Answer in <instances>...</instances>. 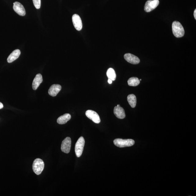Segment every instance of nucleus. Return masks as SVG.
I'll use <instances>...</instances> for the list:
<instances>
[{
	"instance_id": "412c9836",
	"label": "nucleus",
	"mask_w": 196,
	"mask_h": 196,
	"mask_svg": "<svg viewBox=\"0 0 196 196\" xmlns=\"http://www.w3.org/2000/svg\"><path fill=\"white\" fill-rule=\"evenodd\" d=\"M3 108V105L2 103L0 102V109H2Z\"/></svg>"
},
{
	"instance_id": "20e7f679",
	"label": "nucleus",
	"mask_w": 196,
	"mask_h": 196,
	"mask_svg": "<svg viewBox=\"0 0 196 196\" xmlns=\"http://www.w3.org/2000/svg\"><path fill=\"white\" fill-rule=\"evenodd\" d=\"M85 145V140L84 137H81L76 143L75 151L77 157H80L82 155Z\"/></svg>"
},
{
	"instance_id": "1a4fd4ad",
	"label": "nucleus",
	"mask_w": 196,
	"mask_h": 196,
	"mask_svg": "<svg viewBox=\"0 0 196 196\" xmlns=\"http://www.w3.org/2000/svg\"><path fill=\"white\" fill-rule=\"evenodd\" d=\"M73 26L77 31H80L83 28L82 21L80 17L78 15L75 14L73 15L72 17Z\"/></svg>"
},
{
	"instance_id": "6e6552de",
	"label": "nucleus",
	"mask_w": 196,
	"mask_h": 196,
	"mask_svg": "<svg viewBox=\"0 0 196 196\" xmlns=\"http://www.w3.org/2000/svg\"><path fill=\"white\" fill-rule=\"evenodd\" d=\"M13 4V9L17 14L21 16H24L26 15L24 8L20 3L15 2Z\"/></svg>"
},
{
	"instance_id": "ddd939ff",
	"label": "nucleus",
	"mask_w": 196,
	"mask_h": 196,
	"mask_svg": "<svg viewBox=\"0 0 196 196\" xmlns=\"http://www.w3.org/2000/svg\"><path fill=\"white\" fill-rule=\"evenodd\" d=\"M43 77L40 74H38L36 76L32 83V88L34 90H36L39 86L40 84L43 82Z\"/></svg>"
},
{
	"instance_id": "9d476101",
	"label": "nucleus",
	"mask_w": 196,
	"mask_h": 196,
	"mask_svg": "<svg viewBox=\"0 0 196 196\" xmlns=\"http://www.w3.org/2000/svg\"><path fill=\"white\" fill-rule=\"evenodd\" d=\"M124 57L126 61L133 65H137L140 62V60L139 57L131 54H125L124 56Z\"/></svg>"
},
{
	"instance_id": "f3484780",
	"label": "nucleus",
	"mask_w": 196,
	"mask_h": 196,
	"mask_svg": "<svg viewBox=\"0 0 196 196\" xmlns=\"http://www.w3.org/2000/svg\"><path fill=\"white\" fill-rule=\"evenodd\" d=\"M128 84L130 86L135 87L140 84V80L136 77H132L128 81Z\"/></svg>"
},
{
	"instance_id": "4be33fe9",
	"label": "nucleus",
	"mask_w": 196,
	"mask_h": 196,
	"mask_svg": "<svg viewBox=\"0 0 196 196\" xmlns=\"http://www.w3.org/2000/svg\"><path fill=\"white\" fill-rule=\"evenodd\" d=\"M194 17L195 19L196 20V9H195L194 11Z\"/></svg>"
},
{
	"instance_id": "9b49d317",
	"label": "nucleus",
	"mask_w": 196,
	"mask_h": 196,
	"mask_svg": "<svg viewBox=\"0 0 196 196\" xmlns=\"http://www.w3.org/2000/svg\"><path fill=\"white\" fill-rule=\"evenodd\" d=\"M61 89V87L59 84H53L50 87L48 90V94L50 95L55 97L57 95Z\"/></svg>"
},
{
	"instance_id": "423d86ee",
	"label": "nucleus",
	"mask_w": 196,
	"mask_h": 196,
	"mask_svg": "<svg viewBox=\"0 0 196 196\" xmlns=\"http://www.w3.org/2000/svg\"><path fill=\"white\" fill-rule=\"evenodd\" d=\"M71 146V139L70 138L67 137L62 142L61 150L63 152L69 153L70 151Z\"/></svg>"
},
{
	"instance_id": "2eb2a0df",
	"label": "nucleus",
	"mask_w": 196,
	"mask_h": 196,
	"mask_svg": "<svg viewBox=\"0 0 196 196\" xmlns=\"http://www.w3.org/2000/svg\"><path fill=\"white\" fill-rule=\"evenodd\" d=\"M71 116L70 114L69 113H66L62 115L58 118L57 119V123L59 124H65L68 121L70 120Z\"/></svg>"
},
{
	"instance_id": "a211bd4d",
	"label": "nucleus",
	"mask_w": 196,
	"mask_h": 196,
	"mask_svg": "<svg viewBox=\"0 0 196 196\" xmlns=\"http://www.w3.org/2000/svg\"><path fill=\"white\" fill-rule=\"evenodd\" d=\"M106 75L108 79L112 80V81L115 80L116 75L115 71L112 68H109L107 71Z\"/></svg>"
},
{
	"instance_id": "6ab92c4d",
	"label": "nucleus",
	"mask_w": 196,
	"mask_h": 196,
	"mask_svg": "<svg viewBox=\"0 0 196 196\" xmlns=\"http://www.w3.org/2000/svg\"><path fill=\"white\" fill-rule=\"evenodd\" d=\"M34 5L36 8L39 9L41 6V0H33Z\"/></svg>"
},
{
	"instance_id": "0eeeda50",
	"label": "nucleus",
	"mask_w": 196,
	"mask_h": 196,
	"mask_svg": "<svg viewBox=\"0 0 196 196\" xmlns=\"http://www.w3.org/2000/svg\"><path fill=\"white\" fill-rule=\"evenodd\" d=\"M85 115L89 119L92 120L94 123L99 124L100 123L101 120L99 116L97 113L92 110H87L85 113Z\"/></svg>"
},
{
	"instance_id": "39448f33",
	"label": "nucleus",
	"mask_w": 196,
	"mask_h": 196,
	"mask_svg": "<svg viewBox=\"0 0 196 196\" xmlns=\"http://www.w3.org/2000/svg\"><path fill=\"white\" fill-rule=\"evenodd\" d=\"M160 3L159 0H149L145 3L144 10L146 12H150L156 8Z\"/></svg>"
},
{
	"instance_id": "f8f14e48",
	"label": "nucleus",
	"mask_w": 196,
	"mask_h": 196,
	"mask_svg": "<svg viewBox=\"0 0 196 196\" xmlns=\"http://www.w3.org/2000/svg\"><path fill=\"white\" fill-rule=\"evenodd\" d=\"M114 113L116 117L119 119H123L125 117V110L121 107L116 106L114 109Z\"/></svg>"
},
{
	"instance_id": "aec40b11",
	"label": "nucleus",
	"mask_w": 196,
	"mask_h": 196,
	"mask_svg": "<svg viewBox=\"0 0 196 196\" xmlns=\"http://www.w3.org/2000/svg\"><path fill=\"white\" fill-rule=\"evenodd\" d=\"M112 80L108 79V82L109 83V84H111L112 83Z\"/></svg>"
},
{
	"instance_id": "7ed1b4c3",
	"label": "nucleus",
	"mask_w": 196,
	"mask_h": 196,
	"mask_svg": "<svg viewBox=\"0 0 196 196\" xmlns=\"http://www.w3.org/2000/svg\"><path fill=\"white\" fill-rule=\"evenodd\" d=\"M44 167L43 161L41 159L37 158L35 160L32 165L33 171L37 175L41 174Z\"/></svg>"
},
{
	"instance_id": "b1692460",
	"label": "nucleus",
	"mask_w": 196,
	"mask_h": 196,
	"mask_svg": "<svg viewBox=\"0 0 196 196\" xmlns=\"http://www.w3.org/2000/svg\"><path fill=\"white\" fill-rule=\"evenodd\" d=\"M139 80L141 81V79H140V80Z\"/></svg>"
},
{
	"instance_id": "f257e3e1",
	"label": "nucleus",
	"mask_w": 196,
	"mask_h": 196,
	"mask_svg": "<svg viewBox=\"0 0 196 196\" xmlns=\"http://www.w3.org/2000/svg\"><path fill=\"white\" fill-rule=\"evenodd\" d=\"M172 32L176 38H181L185 34V31L181 23L178 21H174L172 24Z\"/></svg>"
},
{
	"instance_id": "dca6fc26",
	"label": "nucleus",
	"mask_w": 196,
	"mask_h": 196,
	"mask_svg": "<svg viewBox=\"0 0 196 196\" xmlns=\"http://www.w3.org/2000/svg\"><path fill=\"white\" fill-rule=\"evenodd\" d=\"M127 100L131 107L135 108L137 104V98L135 95L133 94L129 95L127 97Z\"/></svg>"
},
{
	"instance_id": "5701e85b",
	"label": "nucleus",
	"mask_w": 196,
	"mask_h": 196,
	"mask_svg": "<svg viewBox=\"0 0 196 196\" xmlns=\"http://www.w3.org/2000/svg\"><path fill=\"white\" fill-rule=\"evenodd\" d=\"M117 106H120V105H118H118H117Z\"/></svg>"
},
{
	"instance_id": "f03ea898",
	"label": "nucleus",
	"mask_w": 196,
	"mask_h": 196,
	"mask_svg": "<svg viewBox=\"0 0 196 196\" xmlns=\"http://www.w3.org/2000/svg\"><path fill=\"white\" fill-rule=\"evenodd\" d=\"M113 142L116 146L122 148L133 146L135 144V141L132 139H114Z\"/></svg>"
},
{
	"instance_id": "4468645a",
	"label": "nucleus",
	"mask_w": 196,
	"mask_h": 196,
	"mask_svg": "<svg viewBox=\"0 0 196 196\" xmlns=\"http://www.w3.org/2000/svg\"><path fill=\"white\" fill-rule=\"evenodd\" d=\"M20 50L17 49L13 50L8 57L7 61L9 63H11L17 60L20 55Z\"/></svg>"
}]
</instances>
